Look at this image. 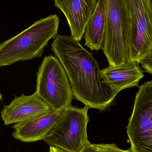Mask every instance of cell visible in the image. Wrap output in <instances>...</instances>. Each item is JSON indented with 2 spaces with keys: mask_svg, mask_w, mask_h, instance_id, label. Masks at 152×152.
Wrapping results in <instances>:
<instances>
[{
  "mask_svg": "<svg viewBox=\"0 0 152 152\" xmlns=\"http://www.w3.org/2000/svg\"><path fill=\"white\" fill-rule=\"evenodd\" d=\"M106 0H97L95 9L86 27V46L92 50H102L106 30Z\"/></svg>",
  "mask_w": 152,
  "mask_h": 152,
  "instance_id": "obj_12",
  "label": "cell"
},
{
  "mask_svg": "<svg viewBox=\"0 0 152 152\" xmlns=\"http://www.w3.org/2000/svg\"><path fill=\"white\" fill-rule=\"evenodd\" d=\"M54 5L67 20L72 37L82 40L88 23L95 9L97 0H54Z\"/></svg>",
  "mask_w": 152,
  "mask_h": 152,
  "instance_id": "obj_9",
  "label": "cell"
},
{
  "mask_svg": "<svg viewBox=\"0 0 152 152\" xmlns=\"http://www.w3.org/2000/svg\"><path fill=\"white\" fill-rule=\"evenodd\" d=\"M80 152H96L93 145L89 143Z\"/></svg>",
  "mask_w": 152,
  "mask_h": 152,
  "instance_id": "obj_15",
  "label": "cell"
},
{
  "mask_svg": "<svg viewBox=\"0 0 152 152\" xmlns=\"http://www.w3.org/2000/svg\"><path fill=\"white\" fill-rule=\"evenodd\" d=\"M35 93L52 111L71 105L74 95L67 75L59 61L50 55L44 59L37 73Z\"/></svg>",
  "mask_w": 152,
  "mask_h": 152,
  "instance_id": "obj_4",
  "label": "cell"
},
{
  "mask_svg": "<svg viewBox=\"0 0 152 152\" xmlns=\"http://www.w3.org/2000/svg\"><path fill=\"white\" fill-rule=\"evenodd\" d=\"M140 64L143 68L152 75V47Z\"/></svg>",
  "mask_w": 152,
  "mask_h": 152,
  "instance_id": "obj_14",
  "label": "cell"
},
{
  "mask_svg": "<svg viewBox=\"0 0 152 152\" xmlns=\"http://www.w3.org/2000/svg\"><path fill=\"white\" fill-rule=\"evenodd\" d=\"M67 152L62 149L57 147H51L50 146V152Z\"/></svg>",
  "mask_w": 152,
  "mask_h": 152,
  "instance_id": "obj_16",
  "label": "cell"
},
{
  "mask_svg": "<svg viewBox=\"0 0 152 152\" xmlns=\"http://www.w3.org/2000/svg\"><path fill=\"white\" fill-rule=\"evenodd\" d=\"M59 23L57 15H50L0 44V67L41 58L49 41L58 35Z\"/></svg>",
  "mask_w": 152,
  "mask_h": 152,
  "instance_id": "obj_2",
  "label": "cell"
},
{
  "mask_svg": "<svg viewBox=\"0 0 152 152\" xmlns=\"http://www.w3.org/2000/svg\"><path fill=\"white\" fill-rule=\"evenodd\" d=\"M88 109L86 106L79 108L72 105L65 109L44 141L50 146L67 152H81L90 143L87 133Z\"/></svg>",
  "mask_w": 152,
  "mask_h": 152,
  "instance_id": "obj_5",
  "label": "cell"
},
{
  "mask_svg": "<svg viewBox=\"0 0 152 152\" xmlns=\"http://www.w3.org/2000/svg\"><path fill=\"white\" fill-rule=\"evenodd\" d=\"M3 99L2 95L1 94V92H0V100H2Z\"/></svg>",
  "mask_w": 152,
  "mask_h": 152,
  "instance_id": "obj_17",
  "label": "cell"
},
{
  "mask_svg": "<svg viewBox=\"0 0 152 152\" xmlns=\"http://www.w3.org/2000/svg\"><path fill=\"white\" fill-rule=\"evenodd\" d=\"M132 19L127 62L139 64L152 47V0H126Z\"/></svg>",
  "mask_w": 152,
  "mask_h": 152,
  "instance_id": "obj_7",
  "label": "cell"
},
{
  "mask_svg": "<svg viewBox=\"0 0 152 152\" xmlns=\"http://www.w3.org/2000/svg\"><path fill=\"white\" fill-rule=\"evenodd\" d=\"M50 106L35 92L31 95L16 96L4 106L1 118L5 126L26 122L51 111Z\"/></svg>",
  "mask_w": 152,
  "mask_h": 152,
  "instance_id": "obj_8",
  "label": "cell"
},
{
  "mask_svg": "<svg viewBox=\"0 0 152 152\" xmlns=\"http://www.w3.org/2000/svg\"><path fill=\"white\" fill-rule=\"evenodd\" d=\"M51 50L67 75L75 98L88 109H108L118 92L106 81L92 53L72 37L60 35Z\"/></svg>",
  "mask_w": 152,
  "mask_h": 152,
  "instance_id": "obj_1",
  "label": "cell"
},
{
  "mask_svg": "<svg viewBox=\"0 0 152 152\" xmlns=\"http://www.w3.org/2000/svg\"><path fill=\"white\" fill-rule=\"evenodd\" d=\"M139 63L127 62L118 66H109L101 70L108 84L118 92L126 88L137 86L144 77Z\"/></svg>",
  "mask_w": 152,
  "mask_h": 152,
  "instance_id": "obj_11",
  "label": "cell"
},
{
  "mask_svg": "<svg viewBox=\"0 0 152 152\" xmlns=\"http://www.w3.org/2000/svg\"><path fill=\"white\" fill-rule=\"evenodd\" d=\"M96 152H129L119 148L114 144H93Z\"/></svg>",
  "mask_w": 152,
  "mask_h": 152,
  "instance_id": "obj_13",
  "label": "cell"
},
{
  "mask_svg": "<svg viewBox=\"0 0 152 152\" xmlns=\"http://www.w3.org/2000/svg\"><path fill=\"white\" fill-rule=\"evenodd\" d=\"M64 110H52L34 119L15 124L12 136L16 140L23 142L43 140L62 116Z\"/></svg>",
  "mask_w": 152,
  "mask_h": 152,
  "instance_id": "obj_10",
  "label": "cell"
},
{
  "mask_svg": "<svg viewBox=\"0 0 152 152\" xmlns=\"http://www.w3.org/2000/svg\"><path fill=\"white\" fill-rule=\"evenodd\" d=\"M126 132L129 152H152V80L139 87Z\"/></svg>",
  "mask_w": 152,
  "mask_h": 152,
  "instance_id": "obj_6",
  "label": "cell"
},
{
  "mask_svg": "<svg viewBox=\"0 0 152 152\" xmlns=\"http://www.w3.org/2000/svg\"><path fill=\"white\" fill-rule=\"evenodd\" d=\"M106 30L102 50L109 66L127 62L132 19L126 0H106Z\"/></svg>",
  "mask_w": 152,
  "mask_h": 152,
  "instance_id": "obj_3",
  "label": "cell"
}]
</instances>
